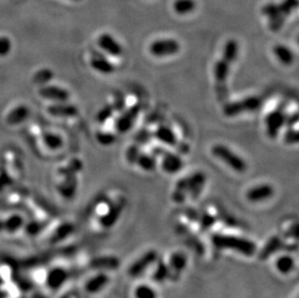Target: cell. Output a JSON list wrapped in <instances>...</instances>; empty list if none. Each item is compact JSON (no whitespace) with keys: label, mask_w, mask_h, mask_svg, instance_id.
<instances>
[{"label":"cell","mask_w":299,"mask_h":298,"mask_svg":"<svg viewBox=\"0 0 299 298\" xmlns=\"http://www.w3.org/2000/svg\"><path fill=\"white\" fill-rule=\"evenodd\" d=\"M288 116L286 104H282L275 109L270 111L264 120L265 132L270 139H275L278 137L280 131L286 124Z\"/></svg>","instance_id":"obj_6"},{"label":"cell","mask_w":299,"mask_h":298,"mask_svg":"<svg viewBox=\"0 0 299 298\" xmlns=\"http://www.w3.org/2000/svg\"><path fill=\"white\" fill-rule=\"evenodd\" d=\"M100 48L105 52L109 53L111 56H120L123 53V48L116 39L109 33H104L100 35L98 39Z\"/></svg>","instance_id":"obj_18"},{"label":"cell","mask_w":299,"mask_h":298,"mask_svg":"<svg viewBox=\"0 0 299 298\" xmlns=\"http://www.w3.org/2000/svg\"><path fill=\"white\" fill-rule=\"evenodd\" d=\"M187 263H188V260L184 254L173 253L170 256L169 263H168V265L170 267V274H172V273L180 274L187 267Z\"/></svg>","instance_id":"obj_28"},{"label":"cell","mask_w":299,"mask_h":298,"mask_svg":"<svg viewBox=\"0 0 299 298\" xmlns=\"http://www.w3.org/2000/svg\"><path fill=\"white\" fill-rule=\"evenodd\" d=\"M39 95L45 99L56 102H66L70 98V93L67 90L55 85L42 86L39 90Z\"/></svg>","instance_id":"obj_19"},{"label":"cell","mask_w":299,"mask_h":298,"mask_svg":"<svg viewBox=\"0 0 299 298\" xmlns=\"http://www.w3.org/2000/svg\"><path fill=\"white\" fill-rule=\"evenodd\" d=\"M298 0H284L280 4L267 3L262 8V14L268 19V25L272 31H278L284 25L289 14L297 8Z\"/></svg>","instance_id":"obj_3"},{"label":"cell","mask_w":299,"mask_h":298,"mask_svg":"<svg viewBox=\"0 0 299 298\" xmlns=\"http://www.w3.org/2000/svg\"><path fill=\"white\" fill-rule=\"evenodd\" d=\"M262 105L263 100L259 96H248L238 101L227 103L223 108V112L228 117H234L243 113L255 112L259 110Z\"/></svg>","instance_id":"obj_5"},{"label":"cell","mask_w":299,"mask_h":298,"mask_svg":"<svg viewBox=\"0 0 299 298\" xmlns=\"http://www.w3.org/2000/svg\"><path fill=\"white\" fill-rule=\"evenodd\" d=\"M157 259L158 253L155 250L147 251L131 264L128 269V274L131 277H139L146 269H150L153 263H155Z\"/></svg>","instance_id":"obj_11"},{"label":"cell","mask_w":299,"mask_h":298,"mask_svg":"<svg viewBox=\"0 0 299 298\" xmlns=\"http://www.w3.org/2000/svg\"><path fill=\"white\" fill-rule=\"evenodd\" d=\"M4 234V225H3V218H0V235Z\"/></svg>","instance_id":"obj_49"},{"label":"cell","mask_w":299,"mask_h":298,"mask_svg":"<svg viewBox=\"0 0 299 298\" xmlns=\"http://www.w3.org/2000/svg\"><path fill=\"white\" fill-rule=\"evenodd\" d=\"M199 219H200V228L204 230L210 229L216 222V218L213 215L210 214L208 212L203 213Z\"/></svg>","instance_id":"obj_44"},{"label":"cell","mask_w":299,"mask_h":298,"mask_svg":"<svg viewBox=\"0 0 299 298\" xmlns=\"http://www.w3.org/2000/svg\"><path fill=\"white\" fill-rule=\"evenodd\" d=\"M294 266H295V260L289 255L281 256L280 258L276 259V262H275V267L277 269V271L283 275L289 274L293 270Z\"/></svg>","instance_id":"obj_30"},{"label":"cell","mask_w":299,"mask_h":298,"mask_svg":"<svg viewBox=\"0 0 299 298\" xmlns=\"http://www.w3.org/2000/svg\"><path fill=\"white\" fill-rule=\"evenodd\" d=\"M110 280V276L105 271H98L84 283L83 289L89 294H96L109 285Z\"/></svg>","instance_id":"obj_15"},{"label":"cell","mask_w":299,"mask_h":298,"mask_svg":"<svg viewBox=\"0 0 299 298\" xmlns=\"http://www.w3.org/2000/svg\"><path fill=\"white\" fill-rule=\"evenodd\" d=\"M126 205V199L118 198L107 207L106 211L100 216L99 224L103 229H110L118 221L123 209Z\"/></svg>","instance_id":"obj_8"},{"label":"cell","mask_w":299,"mask_h":298,"mask_svg":"<svg viewBox=\"0 0 299 298\" xmlns=\"http://www.w3.org/2000/svg\"><path fill=\"white\" fill-rule=\"evenodd\" d=\"M43 139L45 144L52 150L59 149L62 144H63V139L60 137L59 135L53 134V133H46L43 136Z\"/></svg>","instance_id":"obj_35"},{"label":"cell","mask_w":299,"mask_h":298,"mask_svg":"<svg viewBox=\"0 0 299 298\" xmlns=\"http://www.w3.org/2000/svg\"><path fill=\"white\" fill-rule=\"evenodd\" d=\"M29 116V109L24 106L20 105L11 110L7 115V123L11 125H17L27 120Z\"/></svg>","instance_id":"obj_27"},{"label":"cell","mask_w":299,"mask_h":298,"mask_svg":"<svg viewBox=\"0 0 299 298\" xmlns=\"http://www.w3.org/2000/svg\"><path fill=\"white\" fill-rule=\"evenodd\" d=\"M187 197H188V193H187L186 182H185V177H183L178 180L175 185V188L172 193V199L177 203H181L186 199Z\"/></svg>","instance_id":"obj_33"},{"label":"cell","mask_w":299,"mask_h":298,"mask_svg":"<svg viewBox=\"0 0 299 298\" xmlns=\"http://www.w3.org/2000/svg\"><path fill=\"white\" fill-rule=\"evenodd\" d=\"M69 270L59 263H55L48 269V275L45 288L50 291H57L69 279Z\"/></svg>","instance_id":"obj_7"},{"label":"cell","mask_w":299,"mask_h":298,"mask_svg":"<svg viewBox=\"0 0 299 298\" xmlns=\"http://www.w3.org/2000/svg\"><path fill=\"white\" fill-rule=\"evenodd\" d=\"M53 77V73L50 69H41L37 71L33 77L34 82L38 84H45L49 82Z\"/></svg>","instance_id":"obj_38"},{"label":"cell","mask_w":299,"mask_h":298,"mask_svg":"<svg viewBox=\"0 0 299 298\" xmlns=\"http://www.w3.org/2000/svg\"><path fill=\"white\" fill-rule=\"evenodd\" d=\"M281 243H282V241L279 237L275 236V237L270 239V242L264 246V248L262 250L259 258L261 259H264V258L270 257L271 254L275 253L281 247Z\"/></svg>","instance_id":"obj_37"},{"label":"cell","mask_w":299,"mask_h":298,"mask_svg":"<svg viewBox=\"0 0 299 298\" xmlns=\"http://www.w3.org/2000/svg\"><path fill=\"white\" fill-rule=\"evenodd\" d=\"M211 153L215 158L225 163L229 168L234 170L235 172L242 173L247 170V162L225 144L217 143L213 145L211 147Z\"/></svg>","instance_id":"obj_4"},{"label":"cell","mask_w":299,"mask_h":298,"mask_svg":"<svg viewBox=\"0 0 299 298\" xmlns=\"http://www.w3.org/2000/svg\"><path fill=\"white\" fill-rule=\"evenodd\" d=\"M297 123H298V113H297V111H294L291 114L288 113L285 125H287L288 127H291V126H294Z\"/></svg>","instance_id":"obj_48"},{"label":"cell","mask_w":299,"mask_h":298,"mask_svg":"<svg viewBox=\"0 0 299 298\" xmlns=\"http://www.w3.org/2000/svg\"><path fill=\"white\" fill-rule=\"evenodd\" d=\"M135 298H157V292L148 285H140L134 291Z\"/></svg>","instance_id":"obj_36"},{"label":"cell","mask_w":299,"mask_h":298,"mask_svg":"<svg viewBox=\"0 0 299 298\" xmlns=\"http://www.w3.org/2000/svg\"><path fill=\"white\" fill-rule=\"evenodd\" d=\"M274 188L270 184H259L247 191L246 198L251 202H260L270 199L274 195Z\"/></svg>","instance_id":"obj_17"},{"label":"cell","mask_w":299,"mask_h":298,"mask_svg":"<svg viewBox=\"0 0 299 298\" xmlns=\"http://www.w3.org/2000/svg\"><path fill=\"white\" fill-rule=\"evenodd\" d=\"M240 51V45L234 39H230L225 44L223 55L214 67V77L216 80V91L220 101L228 97L227 80L229 77V71L233 62L237 58Z\"/></svg>","instance_id":"obj_1"},{"label":"cell","mask_w":299,"mask_h":298,"mask_svg":"<svg viewBox=\"0 0 299 298\" xmlns=\"http://www.w3.org/2000/svg\"><path fill=\"white\" fill-rule=\"evenodd\" d=\"M151 138H152V133L150 130L141 129L135 136V141L139 145H143V144H147Z\"/></svg>","instance_id":"obj_43"},{"label":"cell","mask_w":299,"mask_h":298,"mask_svg":"<svg viewBox=\"0 0 299 298\" xmlns=\"http://www.w3.org/2000/svg\"><path fill=\"white\" fill-rule=\"evenodd\" d=\"M188 196L192 199H197L203 190L206 182V176L202 171H197L185 177Z\"/></svg>","instance_id":"obj_14"},{"label":"cell","mask_w":299,"mask_h":298,"mask_svg":"<svg viewBox=\"0 0 299 298\" xmlns=\"http://www.w3.org/2000/svg\"><path fill=\"white\" fill-rule=\"evenodd\" d=\"M284 140L288 144H296L299 140L298 131L289 127L285 133Z\"/></svg>","instance_id":"obj_45"},{"label":"cell","mask_w":299,"mask_h":298,"mask_svg":"<svg viewBox=\"0 0 299 298\" xmlns=\"http://www.w3.org/2000/svg\"><path fill=\"white\" fill-rule=\"evenodd\" d=\"M97 138V141L101 143L102 145H111L112 143L115 142V136L113 134H111L110 132H99L96 136Z\"/></svg>","instance_id":"obj_42"},{"label":"cell","mask_w":299,"mask_h":298,"mask_svg":"<svg viewBox=\"0 0 299 298\" xmlns=\"http://www.w3.org/2000/svg\"><path fill=\"white\" fill-rule=\"evenodd\" d=\"M136 165H138L140 169L145 170V171H153L157 167V160L156 156L150 153H144L140 152Z\"/></svg>","instance_id":"obj_31"},{"label":"cell","mask_w":299,"mask_h":298,"mask_svg":"<svg viewBox=\"0 0 299 298\" xmlns=\"http://www.w3.org/2000/svg\"><path fill=\"white\" fill-rule=\"evenodd\" d=\"M161 156H162V169L169 174H174L180 172L184 166L183 159L177 153H173L168 150H165Z\"/></svg>","instance_id":"obj_13"},{"label":"cell","mask_w":299,"mask_h":298,"mask_svg":"<svg viewBox=\"0 0 299 298\" xmlns=\"http://www.w3.org/2000/svg\"><path fill=\"white\" fill-rule=\"evenodd\" d=\"M170 275L171 274H170V267H169L168 263L160 261L155 271H154L153 279L157 283H163V282L167 281Z\"/></svg>","instance_id":"obj_34"},{"label":"cell","mask_w":299,"mask_h":298,"mask_svg":"<svg viewBox=\"0 0 299 298\" xmlns=\"http://www.w3.org/2000/svg\"><path fill=\"white\" fill-rule=\"evenodd\" d=\"M114 110L117 111H122L126 108V100L125 97L122 93H116L114 95V100H113V104H111Z\"/></svg>","instance_id":"obj_46"},{"label":"cell","mask_w":299,"mask_h":298,"mask_svg":"<svg viewBox=\"0 0 299 298\" xmlns=\"http://www.w3.org/2000/svg\"><path fill=\"white\" fill-rule=\"evenodd\" d=\"M273 54L281 62V64L285 66L292 65L295 60L294 52L288 46L283 44H278L273 47Z\"/></svg>","instance_id":"obj_24"},{"label":"cell","mask_w":299,"mask_h":298,"mask_svg":"<svg viewBox=\"0 0 299 298\" xmlns=\"http://www.w3.org/2000/svg\"><path fill=\"white\" fill-rule=\"evenodd\" d=\"M140 152H141V150H140V145L139 144L135 143V144L130 145L125 152L126 161L129 163L130 165H136V162H137V159H138Z\"/></svg>","instance_id":"obj_39"},{"label":"cell","mask_w":299,"mask_h":298,"mask_svg":"<svg viewBox=\"0 0 299 298\" xmlns=\"http://www.w3.org/2000/svg\"><path fill=\"white\" fill-rule=\"evenodd\" d=\"M140 104H135L129 109L122 110L121 115L115 120V130L120 134H125L132 129L140 114Z\"/></svg>","instance_id":"obj_10"},{"label":"cell","mask_w":299,"mask_h":298,"mask_svg":"<svg viewBox=\"0 0 299 298\" xmlns=\"http://www.w3.org/2000/svg\"><path fill=\"white\" fill-rule=\"evenodd\" d=\"M17 264L11 260H3L0 262V281L11 282L17 278Z\"/></svg>","instance_id":"obj_29"},{"label":"cell","mask_w":299,"mask_h":298,"mask_svg":"<svg viewBox=\"0 0 299 298\" xmlns=\"http://www.w3.org/2000/svg\"><path fill=\"white\" fill-rule=\"evenodd\" d=\"M82 169V164L80 160H72L69 165L61 169L60 173L63 175H76L80 170Z\"/></svg>","instance_id":"obj_40"},{"label":"cell","mask_w":299,"mask_h":298,"mask_svg":"<svg viewBox=\"0 0 299 298\" xmlns=\"http://www.w3.org/2000/svg\"><path fill=\"white\" fill-rule=\"evenodd\" d=\"M114 112V109L112 107L111 104H107L105 105L102 109H100L99 111L96 114V120L99 123H104L107 120H110V117L112 116Z\"/></svg>","instance_id":"obj_41"},{"label":"cell","mask_w":299,"mask_h":298,"mask_svg":"<svg viewBox=\"0 0 299 298\" xmlns=\"http://www.w3.org/2000/svg\"><path fill=\"white\" fill-rule=\"evenodd\" d=\"M74 230H75L74 225L69 222H65L55 226L53 229H51L50 233L42 234V235L46 236V240L48 241L49 244L55 245L64 241L65 239H69L71 234L74 232Z\"/></svg>","instance_id":"obj_12"},{"label":"cell","mask_w":299,"mask_h":298,"mask_svg":"<svg viewBox=\"0 0 299 298\" xmlns=\"http://www.w3.org/2000/svg\"><path fill=\"white\" fill-rule=\"evenodd\" d=\"M77 188H78V180L76 175H65L64 181L60 183L57 190L63 198L70 199L75 196Z\"/></svg>","instance_id":"obj_25"},{"label":"cell","mask_w":299,"mask_h":298,"mask_svg":"<svg viewBox=\"0 0 299 298\" xmlns=\"http://www.w3.org/2000/svg\"><path fill=\"white\" fill-rule=\"evenodd\" d=\"M48 269L44 264H35L29 270L28 280L32 285L36 286H45L46 279L48 275Z\"/></svg>","instance_id":"obj_26"},{"label":"cell","mask_w":299,"mask_h":298,"mask_svg":"<svg viewBox=\"0 0 299 298\" xmlns=\"http://www.w3.org/2000/svg\"><path fill=\"white\" fill-rule=\"evenodd\" d=\"M90 66L93 70L103 75H110L115 71V66L101 54H95L90 60Z\"/></svg>","instance_id":"obj_23"},{"label":"cell","mask_w":299,"mask_h":298,"mask_svg":"<svg viewBox=\"0 0 299 298\" xmlns=\"http://www.w3.org/2000/svg\"><path fill=\"white\" fill-rule=\"evenodd\" d=\"M214 247L219 250H229L241 255L251 257L256 254L257 245L250 239L230 234H214L211 239Z\"/></svg>","instance_id":"obj_2"},{"label":"cell","mask_w":299,"mask_h":298,"mask_svg":"<svg viewBox=\"0 0 299 298\" xmlns=\"http://www.w3.org/2000/svg\"><path fill=\"white\" fill-rule=\"evenodd\" d=\"M12 50V43L8 37H0V56H6Z\"/></svg>","instance_id":"obj_47"},{"label":"cell","mask_w":299,"mask_h":298,"mask_svg":"<svg viewBox=\"0 0 299 298\" xmlns=\"http://www.w3.org/2000/svg\"><path fill=\"white\" fill-rule=\"evenodd\" d=\"M89 267L97 271L114 270L119 266V259L112 256H102L92 258L89 261Z\"/></svg>","instance_id":"obj_20"},{"label":"cell","mask_w":299,"mask_h":298,"mask_svg":"<svg viewBox=\"0 0 299 298\" xmlns=\"http://www.w3.org/2000/svg\"><path fill=\"white\" fill-rule=\"evenodd\" d=\"M60 298H72L71 297L70 295H65V296H62V297Z\"/></svg>","instance_id":"obj_50"},{"label":"cell","mask_w":299,"mask_h":298,"mask_svg":"<svg viewBox=\"0 0 299 298\" xmlns=\"http://www.w3.org/2000/svg\"><path fill=\"white\" fill-rule=\"evenodd\" d=\"M154 137L162 143L169 145V146L175 147L176 144L178 143V139H177L175 133L173 132V130L166 125L159 126L154 132Z\"/></svg>","instance_id":"obj_22"},{"label":"cell","mask_w":299,"mask_h":298,"mask_svg":"<svg viewBox=\"0 0 299 298\" xmlns=\"http://www.w3.org/2000/svg\"><path fill=\"white\" fill-rule=\"evenodd\" d=\"M48 112L52 116L66 118L76 116L79 112V109L77 107L67 104L65 102H59L58 104H54L48 107Z\"/></svg>","instance_id":"obj_21"},{"label":"cell","mask_w":299,"mask_h":298,"mask_svg":"<svg viewBox=\"0 0 299 298\" xmlns=\"http://www.w3.org/2000/svg\"><path fill=\"white\" fill-rule=\"evenodd\" d=\"M173 11L178 15H187L195 10V0H175L172 4Z\"/></svg>","instance_id":"obj_32"},{"label":"cell","mask_w":299,"mask_h":298,"mask_svg":"<svg viewBox=\"0 0 299 298\" xmlns=\"http://www.w3.org/2000/svg\"><path fill=\"white\" fill-rule=\"evenodd\" d=\"M25 219L23 218L20 214H11L6 218H3V225H4V234L6 236H19L21 230L24 227Z\"/></svg>","instance_id":"obj_16"},{"label":"cell","mask_w":299,"mask_h":298,"mask_svg":"<svg viewBox=\"0 0 299 298\" xmlns=\"http://www.w3.org/2000/svg\"><path fill=\"white\" fill-rule=\"evenodd\" d=\"M148 50L155 57H167L180 52V44L175 39H158L150 44Z\"/></svg>","instance_id":"obj_9"}]
</instances>
